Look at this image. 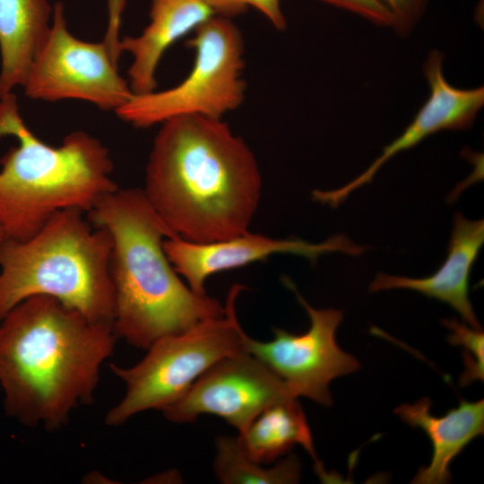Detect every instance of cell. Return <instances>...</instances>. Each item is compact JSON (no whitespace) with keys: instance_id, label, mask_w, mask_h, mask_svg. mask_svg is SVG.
<instances>
[{"instance_id":"1","label":"cell","mask_w":484,"mask_h":484,"mask_svg":"<svg viewBox=\"0 0 484 484\" xmlns=\"http://www.w3.org/2000/svg\"><path fill=\"white\" fill-rule=\"evenodd\" d=\"M143 192L176 237L206 243L248 231L262 177L255 154L222 118L179 117L160 124Z\"/></svg>"},{"instance_id":"2","label":"cell","mask_w":484,"mask_h":484,"mask_svg":"<svg viewBox=\"0 0 484 484\" xmlns=\"http://www.w3.org/2000/svg\"><path fill=\"white\" fill-rule=\"evenodd\" d=\"M112 324L48 296L30 297L0 321V389L7 416L55 430L89 404L114 351Z\"/></svg>"},{"instance_id":"3","label":"cell","mask_w":484,"mask_h":484,"mask_svg":"<svg viewBox=\"0 0 484 484\" xmlns=\"http://www.w3.org/2000/svg\"><path fill=\"white\" fill-rule=\"evenodd\" d=\"M87 217L94 226L106 229L112 239V325L117 339L148 349L162 337L225 313L217 299L195 293L177 272L164 249V240L176 236L143 189L118 187L102 197Z\"/></svg>"},{"instance_id":"4","label":"cell","mask_w":484,"mask_h":484,"mask_svg":"<svg viewBox=\"0 0 484 484\" xmlns=\"http://www.w3.org/2000/svg\"><path fill=\"white\" fill-rule=\"evenodd\" d=\"M5 136L18 142L0 159V221L8 238H30L64 209L87 213L119 187L99 139L73 131L59 146L44 143L25 125L13 92L0 99V139Z\"/></svg>"},{"instance_id":"5","label":"cell","mask_w":484,"mask_h":484,"mask_svg":"<svg viewBox=\"0 0 484 484\" xmlns=\"http://www.w3.org/2000/svg\"><path fill=\"white\" fill-rule=\"evenodd\" d=\"M111 248L108 231L79 208L57 212L26 240L7 238L0 254V321L22 300L41 295L112 324Z\"/></svg>"},{"instance_id":"6","label":"cell","mask_w":484,"mask_h":484,"mask_svg":"<svg viewBox=\"0 0 484 484\" xmlns=\"http://www.w3.org/2000/svg\"><path fill=\"white\" fill-rule=\"evenodd\" d=\"M242 285L231 287L225 313L205 319L190 329L154 341L137 364L110 365L125 385L121 401L109 409L105 423L117 427L139 412L163 410L177 401L206 370L219 360L245 351L236 300Z\"/></svg>"},{"instance_id":"7","label":"cell","mask_w":484,"mask_h":484,"mask_svg":"<svg viewBox=\"0 0 484 484\" xmlns=\"http://www.w3.org/2000/svg\"><path fill=\"white\" fill-rule=\"evenodd\" d=\"M188 47L194 60L186 78L167 90L134 94L116 111L120 119L146 128L179 117L222 118L242 104L244 45L232 20L212 15L194 30Z\"/></svg>"},{"instance_id":"8","label":"cell","mask_w":484,"mask_h":484,"mask_svg":"<svg viewBox=\"0 0 484 484\" xmlns=\"http://www.w3.org/2000/svg\"><path fill=\"white\" fill-rule=\"evenodd\" d=\"M49 32L35 56L23 86L32 99H78L117 111L134 95L103 41L90 42L68 30L64 6L53 8Z\"/></svg>"},{"instance_id":"9","label":"cell","mask_w":484,"mask_h":484,"mask_svg":"<svg viewBox=\"0 0 484 484\" xmlns=\"http://www.w3.org/2000/svg\"><path fill=\"white\" fill-rule=\"evenodd\" d=\"M296 294L310 319L302 334L274 328L270 341H259L246 333L243 349L283 380L296 397L304 396L324 406L332 404L330 382L359 368V362L343 351L335 340L343 312L334 308L316 309L298 292L291 281L284 280Z\"/></svg>"},{"instance_id":"10","label":"cell","mask_w":484,"mask_h":484,"mask_svg":"<svg viewBox=\"0 0 484 484\" xmlns=\"http://www.w3.org/2000/svg\"><path fill=\"white\" fill-rule=\"evenodd\" d=\"M291 398L298 397L283 380L243 351L216 362L162 412L174 423L215 415L242 433L267 407Z\"/></svg>"},{"instance_id":"11","label":"cell","mask_w":484,"mask_h":484,"mask_svg":"<svg viewBox=\"0 0 484 484\" xmlns=\"http://www.w3.org/2000/svg\"><path fill=\"white\" fill-rule=\"evenodd\" d=\"M164 249L177 272L197 294L205 295V282L218 272L263 261L275 254L303 256L311 263L324 254L341 252L359 255L366 247L344 235H334L314 244L299 238L276 239L248 231L222 240L195 243L178 237L167 238Z\"/></svg>"},{"instance_id":"12","label":"cell","mask_w":484,"mask_h":484,"mask_svg":"<svg viewBox=\"0 0 484 484\" xmlns=\"http://www.w3.org/2000/svg\"><path fill=\"white\" fill-rule=\"evenodd\" d=\"M444 54L432 50L423 73L429 86V96L404 131L359 176L347 185L331 191L315 190L313 199L337 207L359 187L370 183L376 172L396 154L409 150L428 136L442 130H464L471 127L484 105V89H459L451 85L443 73Z\"/></svg>"},{"instance_id":"13","label":"cell","mask_w":484,"mask_h":484,"mask_svg":"<svg viewBox=\"0 0 484 484\" xmlns=\"http://www.w3.org/2000/svg\"><path fill=\"white\" fill-rule=\"evenodd\" d=\"M483 243V220H471L457 212L454 217L446 258L432 275L415 279L379 272L368 290L370 292L391 289L418 291L448 304L470 326L482 329L469 298V281Z\"/></svg>"},{"instance_id":"14","label":"cell","mask_w":484,"mask_h":484,"mask_svg":"<svg viewBox=\"0 0 484 484\" xmlns=\"http://www.w3.org/2000/svg\"><path fill=\"white\" fill-rule=\"evenodd\" d=\"M212 15L201 0H152L150 22L143 32L120 41L121 52L132 56L128 82L133 93L155 91L158 65L167 49Z\"/></svg>"},{"instance_id":"15","label":"cell","mask_w":484,"mask_h":484,"mask_svg":"<svg viewBox=\"0 0 484 484\" xmlns=\"http://www.w3.org/2000/svg\"><path fill=\"white\" fill-rule=\"evenodd\" d=\"M431 401L424 397L414 404L394 410L404 422L421 428L429 437L433 454L430 463L419 470L411 483L445 484L451 480L449 466L454 458L476 436L484 432V401H462L442 417L430 411Z\"/></svg>"},{"instance_id":"16","label":"cell","mask_w":484,"mask_h":484,"mask_svg":"<svg viewBox=\"0 0 484 484\" xmlns=\"http://www.w3.org/2000/svg\"><path fill=\"white\" fill-rule=\"evenodd\" d=\"M52 14L48 0H0V99L23 86Z\"/></svg>"},{"instance_id":"17","label":"cell","mask_w":484,"mask_h":484,"mask_svg":"<svg viewBox=\"0 0 484 484\" xmlns=\"http://www.w3.org/2000/svg\"><path fill=\"white\" fill-rule=\"evenodd\" d=\"M237 438L243 453L261 464L270 463L300 445L315 461L318 475L328 478L316 457L310 428L297 398L267 407Z\"/></svg>"},{"instance_id":"18","label":"cell","mask_w":484,"mask_h":484,"mask_svg":"<svg viewBox=\"0 0 484 484\" xmlns=\"http://www.w3.org/2000/svg\"><path fill=\"white\" fill-rule=\"evenodd\" d=\"M216 448L213 469L222 483L287 484L300 480L301 465L295 454H289L274 466L264 467L243 453L237 437L219 436Z\"/></svg>"},{"instance_id":"19","label":"cell","mask_w":484,"mask_h":484,"mask_svg":"<svg viewBox=\"0 0 484 484\" xmlns=\"http://www.w3.org/2000/svg\"><path fill=\"white\" fill-rule=\"evenodd\" d=\"M443 324L451 330L447 340L452 345H462L465 369L460 376V385L466 386L476 380L484 379V333L458 322L456 318L443 320Z\"/></svg>"},{"instance_id":"20","label":"cell","mask_w":484,"mask_h":484,"mask_svg":"<svg viewBox=\"0 0 484 484\" xmlns=\"http://www.w3.org/2000/svg\"><path fill=\"white\" fill-rule=\"evenodd\" d=\"M215 15L232 18L245 13L249 7L259 11L277 30L287 26L281 0H201Z\"/></svg>"},{"instance_id":"21","label":"cell","mask_w":484,"mask_h":484,"mask_svg":"<svg viewBox=\"0 0 484 484\" xmlns=\"http://www.w3.org/2000/svg\"><path fill=\"white\" fill-rule=\"evenodd\" d=\"M393 17V29L401 36L408 35L418 24L429 0H380Z\"/></svg>"},{"instance_id":"22","label":"cell","mask_w":484,"mask_h":484,"mask_svg":"<svg viewBox=\"0 0 484 484\" xmlns=\"http://www.w3.org/2000/svg\"><path fill=\"white\" fill-rule=\"evenodd\" d=\"M333 6L354 13L369 22L393 28V17L390 10L380 0H321Z\"/></svg>"},{"instance_id":"23","label":"cell","mask_w":484,"mask_h":484,"mask_svg":"<svg viewBox=\"0 0 484 484\" xmlns=\"http://www.w3.org/2000/svg\"><path fill=\"white\" fill-rule=\"evenodd\" d=\"M125 2L126 0H107L108 24L103 41L106 43L112 59L117 65L122 55L120 27Z\"/></svg>"},{"instance_id":"24","label":"cell","mask_w":484,"mask_h":484,"mask_svg":"<svg viewBox=\"0 0 484 484\" xmlns=\"http://www.w3.org/2000/svg\"><path fill=\"white\" fill-rule=\"evenodd\" d=\"M7 238H8L7 234L4 230L3 224L0 221V254H1L2 247Z\"/></svg>"}]
</instances>
